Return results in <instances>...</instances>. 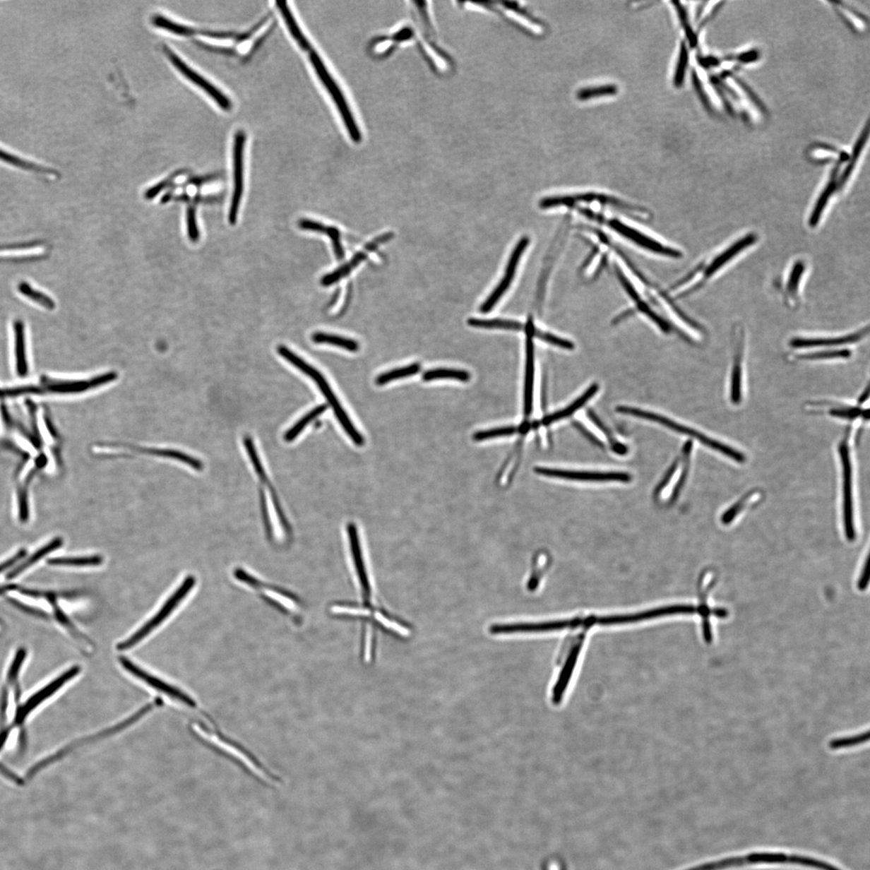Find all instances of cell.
Masks as SVG:
<instances>
[{"label":"cell","mask_w":870,"mask_h":870,"mask_svg":"<svg viewBox=\"0 0 870 870\" xmlns=\"http://www.w3.org/2000/svg\"><path fill=\"white\" fill-rule=\"evenodd\" d=\"M347 559L354 587L359 597L358 604H336L330 607L332 614L358 618L368 624L365 635L373 634L369 625L374 621L391 628L393 622L382 614L375 604V589L371 580L367 552L363 546H354L347 549Z\"/></svg>","instance_id":"cell-1"},{"label":"cell","mask_w":870,"mask_h":870,"mask_svg":"<svg viewBox=\"0 0 870 870\" xmlns=\"http://www.w3.org/2000/svg\"><path fill=\"white\" fill-rule=\"evenodd\" d=\"M540 208L543 210L559 208L570 210L583 208L596 211V213L599 209L600 210H614L620 211L622 214H626L637 220L645 221L650 218V213L646 209L638 208V205L624 202L621 199L608 196V194L595 192L576 193L544 198L540 202Z\"/></svg>","instance_id":"cell-2"},{"label":"cell","mask_w":870,"mask_h":870,"mask_svg":"<svg viewBox=\"0 0 870 870\" xmlns=\"http://www.w3.org/2000/svg\"><path fill=\"white\" fill-rule=\"evenodd\" d=\"M278 351L280 357L287 360L289 363L294 365L302 373L311 377L317 383L319 391H321L326 400H328L343 430H345L354 444L358 446H363L364 444L363 435L354 426L350 417L347 415L345 409L342 408L339 400H338L334 392L332 391L323 375L318 370L314 369L312 365L309 364L304 359L297 356L294 352L290 350L287 347L280 346Z\"/></svg>","instance_id":"cell-3"},{"label":"cell","mask_w":870,"mask_h":870,"mask_svg":"<svg viewBox=\"0 0 870 870\" xmlns=\"http://www.w3.org/2000/svg\"><path fill=\"white\" fill-rule=\"evenodd\" d=\"M580 215L585 216L589 220L598 223V225L605 226L610 231L616 234L617 236L626 239L627 242L636 245L640 249L649 251L650 254L673 259H679L680 257L683 256L682 253L679 250L663 244L658 242V240L650 237L648 234L639 231L638 229L629 226L627 223L618 220L615 218H609L603 213H594V211L588 210H580Z\"/></svg>","instance_id":"cell-4"},{"label":"cell","mask_w":870,"mask_h":870,"mask_svg":"<svg viewBox=\"0 0 870 870\" xmlns=\"http://www.w3.org/2000/svg\"><path fill=\"white\" fill-rule=\"evenodd\" d=\"M162 705L163 702L161 699L154 700L153 701L147 703L145 706L141 708L138 710V711L131 715V717L121 721V722L111 726L110 728L100 731L99 732H97V734L81 738V739L68 744V745L65 747L59 749V751H56L53 754L51 753L48 755L47 757H44L41 761H37V763L32 765L31 768L27 772L28 778L35 777L38 773L48 768V767L51 765H53L57 763V761L66 758L68 754H71L73 751H76V749L80 747L88 745V744L91 742L104 739V738L118 734V732L129 728V727L133 725L137 722V721L145 717V715L151 713L153 709Z\"/></svg>","instance_id":"cell-5"},{"label":"cell","mask_w":870,"mask_h":870,"mask_svg":"<svg viewBox=\"0 0 870 870\" xmlns=\"http://www.w3.org/2000/svg\"><path fill=\"white\" fill-rule=\"evenodd\" d=\"M616 411L620 414L640 417V419L660 423V424L671 429V430L675 432L686 435V436H689L699 441V442L703 445H705L708 448L717 451L720 453L728 456L730 459L737 462L743 463L746 460V456L742 453H740L739 451H737V450H734L724 443H721L717 440H713L711 438L706 436V435L693 430V429L679 424V423L669 419L666 417L650 413V412L640 409L628 407V406H618Z\"/></svg>","instance_id":"cell-6"},{"label":"cell","mask_w":870,"mask_h":870,"mask_svg":"<svg viewBox=\"0 0 870 870\" xmlns=\"http://www.w3.org/2000/svg\"><path fill=\"white\" fill-rule=\"evenodd\" d=\"M757 240L758 237L756 234L753 233L746 234V237L741 238L739 240H737L736 243L732 244L730 247L725 250L723 253H720L717 256L714 257V258L710 261L708 265L697 267L693 272L689 275L688 277L679 280L678 284H679V282L680 284L688 282L692 278L699 276V275L701 274L700 279L698 280L695 284L691 285L690 287L686 289L683 292H681V293L677 296L678 299H684V297H688L701 289L703 286L705 285L715 273H717L721 270V268L728 264V263L734 259V257L742 253V251L751 247L753 244L757 242Z\"/></svg>","instance_id":"cell-7"},{"label":"cell","mask_w":870,"mask_h":870,"mask_svg":"<svg viewBox=\"0 0 870 870\" xmlns=\"http://www.w3.org/2000/svg\"><path fill=\"white\" fill-rule=\"evenodd\" d=\"M234 576L238 581L253 589L268 602L277 607L278 609L285 612V614L297 616L302 612V606L300 600L295 595L286 591L285 589L273 586L270 583L263 581L259 576L251 575L249 572L242 568L234 570Z\"/></svg>","instance_id":"cell-8"},{"label":"cell","mask_w":870,"mask_h":870,"mask_svg":"<svg viewBox=\"0 0 870 870\" xmlns=\"http://www.w3.org/2000/svg\"><path fill=\"white\" fill-rule=\"evenodd\" d=\"M196 578L193 576H188L186 578L182 585L177 588V590L172 595L170 598L166 601L162 607V609L157 612L155 616L151 618V620L145 624L135 633L127 640L117 645V649L119 651H124L133 648L134 646L139 644L141 640H144L148 635H150L154 629H156L161 624H162L166 618L169 617L172 612L176 609L177 607L181 602L183 600L192 590V588L196 585Z\"/></svg>","instance_id":"cell-9"},{"label":"cell","mask_w":870,"mask_h":870,"mask_svg":"<svg viewBox=\"0 0 870 870\" xmlns=\"http://www.w3.org/2000/svg\"><path fill=\"white\" fill-rule=\"evenodd\" d=\"M119 662L120 666L126 672L133 675L134 678L138 679L141 682L144 683L148 688L167 696L172 701L181 703L183 705L191 708H197L196 701L190 695L186 694L185 691L177 688L176 686L172 685L164 679L157 677V675L147 672L146 669L137 665V664L126 657L120 656Z\"/></svg>","instance_id":"cell-10"},{"label":"cell","mask_w":870,"mask_h":870,"mask_svg":"<svg viewBox=\"0 0 870 870\" xmlns=\"http://www.w3.org/2000/svg\"><path fill=\"white\" fill-rule=\"evenodd\" d=\"M310 59L319 79L321 80L324 87L328 90L332 99L335 101L338 110H339L341 114L343 123H345L351 138L353 141L359 143L362 140V134H360L356 120L353 117V114L347 104L345 96L341 93L339 85H337L328 71L326 70L323 61L320 59L316 51H311Z\"/></svg>","instance_id":"cell-11"},{"label":"cell","mask_w":870,"mask_h":870,"mask_svg":"<svg viewBox=\"0 0 870 870\" xmlns=\"http://www.w3.org/2000/svg\"><path fill=\"white\" fill-rule=\"evenodd\" d=\"M840 455L843 470V512L844 524L847 537L850 541L855 539L854 520V503H852V463L848 441L846 438L840 445Z\"/></svg>","instance_id":"cell-12"},{"label":"cell","mask_w":870,"mask_h":870,"mask_svg":"<svg viewBox=\"0 0 870 870\" xmlns=\"http://www.w3.org/2000/svg\"><path fill=\"white\" fill-rule=\"evenodd\" d=\"M530 242V240L528 237H523L520 239V242L513 251L511 258H509L505 276H503L499 285L496 286V288L494 290V292H492L487 300H486L484 302V304L480 306V312L483 314L490 312L497 304V302L500 301L502 296L506 293V291L513 282L515 273H516L520 256H523L525 250L528 248Z\"/></svg>","instance_id":"cell-13"},{"label":"cell","mask_w":870,"mask_h":870,"mask_svg":"<svg viewBox=\"0 0 870 870\" xmlns=\"http://www.w3.org/2000/svg\"><path fill=\"white\" fill-rule=\"evenodd\" d=\"M615 273L618 280H620L623 289L626 292L629 299L634 302L635 309H636V310L634 311L643 314L645 316L648 317L651 320V321L654 322V323H655L663 332H665V333H669V332H671L672 326L669 325L665 319L662 318L660 314L654 310V308L651 306L652 302L644 299L640 292L635 288V286L631 283V280L628 279L626 275L622 272L621 268L616 265L615 266ZM634 311L626 312L623 314H627L628 313L631 314Z\"/></svg>","instance_id":"cell-14"},{"label":"cell","mask_w":870,"mask_h":870,"mask_svg":"<svg viewBox=\"0 0 870 870\" xmlns=\"http://www.w3.org/2000/svg\"><path fill=\"white\" fill-rule=\"evenodd\" d=\"M535 472L541 476L581 482H629L631 475L624 472H573L560 469L537 467Z\"/></svg>","instance_id":"cell-15"},{"label":"cell","mask_w":870,"mask_h":870,"mask_svg":"<svg viewBox=\"0 0 870 870\" xmlns=\"http://www.w3.org/2000/svg\"><path fill=\"white\" fill-rule=\"evenodd\" d=\"M696 612L697 609L692 605H674L662 607V608L640 612V614H637L616 615L596 618V622L603 626L616 625V624L642 621L668 615L694 614Z\"/></svg>","instance_id":"cell-16"},{"label":"cell","mask_w":870,"mask_h":870,"mask_svg":"<svg viewBox=\"0 0 870 870\" xmlns=\"http://www.w3.org/2000/svg\"><path fill=\"white\" fill-rule=\"evenodd\" d=\"M246 137L243 131H238L234 136V193L229 220L232 225L237 222L240 200L244 190V148Z\"/></svg>","instance_id":"cell-17"},{"label":"cell","mask_w":870,"mask_h":870,"mask_svg":"<svg viewBox=\"0 0 870 870\" xmlns=\"http://www.w3.org/2000/svg\"><path fill=\"white\" fill-rule=\"evenodd\" d=\"M585 623L580 619L547 621L540 623H515L508 625H496L490 628V632L494 634H508L516 633H540L560 631L566 628H575Z\"/></svg>","instance_id":"cell-18"},{"label":"cell","mask_w":870,"mask_h":870,"mask_svg":"<svg viewBox=\"0 0 870 870\" xmlns=\"http://www.w3.org/2000/svg\"><path fill=\"white\" fill-rule=\"evenodd\" d=\"M166 54L169 56V59L174 66L179 70L183 76H186L189 80L193 83H196L198 87L202 88L207 93L211 98H213L223 110L228 111L232 108V102L227 96L223 95L219 89H217L214 85L211 84L205 79L203 76H199L198 73L193 71L189 67L184 61L179 59L174 53L172 52L169 49H166Z\"/></svg>","instance_id":"cell-19"},{"label":"cell","mask_w":870,"mask_h":870,"mask_svg":"<svg viewBox=\"0 0 870 870\" xmlns=\"http://www.w3.org/2000/svg\"><path fill=\"white\" fill-rule=\"evenodd\" d=\"M117 373H107L87 381H50L44 383V391L53 393H80L107 385L117 379Z\"/></svg>","instance_id":"cell-20"},{"label":"cell","mask_w":870,"mask_h":870,"mask_svg":"<svg viewBox=\"0 0 870 870\" xmlns=\"http://www.w3.org/2000/svg\"><path fill=\"white\" fill-rule=\"evenodd\" d=\"M393 237L394 234L388 232L383 234L382 236L373 240V242L369 244L368 246H366L363 251H360L354 255L352 257V259L347 262V264L342 266L340 268H338V270L335 272L326 275V276L322 279V285L324 286H330L339 282V280L342 278H345L347 275L352 272L353 268L358 266L360 262H363L366 258H367V256L369 253H371V251L376 250L381 244L389 242V240L392 239Z\"/></svg>","instance_id":"cell-21"},{"label":"cell","mask_w":870,"mask_h":870,"mask_svg":"<svg viewBox=\"0 0 870 870\" xmlns=\"http://www.w3.org/2000/svg\"><path fill=\"white\" fill-rule=\"evenodd\" d=\"M525 373L524 391V413L526 417L530 416L533 410L534 385H535V345L534 336L525 332Z\"/></svg>","instance_id":"cell-22"},{"label":"cell","mask_w":870,"mask_h":870,"mask_svg":"<svg viewBox=\"0 0 870 870\" xmlns=\"http://www.w3.org/2000/svg\"><path fill=\"white\" fill-rule=\"evenodd\" d=\"M767 862H768V856L765 852H753V854L746 855L724 858V859L703 864V865L686 870H723L734 867L758 865V864H766Z\"/></svg>","instance_id":"cell-23"},{"label":"cell","mask_w":870,"mask_h":870,"mask_svg":"<svg viewBox=\"0 0 870 870\" xmlns=\"http://www.w3.org/2000/svg\"><path fill=\"white\" fill-rule=\"evenodd\" d=\"M869 333L868 328L842 337L835 338H795L789 342L794 348L816 347L823 346H840L850 345L863 339Z\"/></svg>","instance_id":"cell-24"},{"label":"cell","mask_w":870,"mask_h":870,"mask_svg":"<svg viewBox=\"0 0 870 870\" xmlns=\"http://www.w3.org/2000/svg\"><path fill=\"white\" fill-rule=\"evenodd\" d=\"M299 226L302 230L316 232L326 234L330 238L335 254L338 261H342L345 253L341 244L340 232L336 227H328L322 223L311 220H301Z\"/></svg>","instance_id":"cell-25"},{"label":"cell","mask_w":870,"mask_h":870,"mask_svg":"<svg viewBox=\"0 0 870 870\" xmlns=\"http://www.w3.org/2000/svg\"><path fill=\"white\" fill-rule=\"evenodd\" d=\"M243 443L246 451H247L251 465H253L255 472L256 473L257 477H258L261 484L264 486V487L267 488L268 494H270L273 500L280 501L276 491H275L270 479H268L266 468L262 465L260 456L258 453H257L253 439L249 436V435H246L244 438Z\"/></svg>","instance_id":"cell-26"},{"label":"cell","mask_w":870,"mask_h":870,"mask_svg":"<svg viewBox=\"0 0 870 870\" xmlns=\"http://www.w3.org/2000/svg\"><path fill=\"white\" fill-rule=\"evenodd\" d=\"M44 597H47L49 602L53 606L56 620L59 621L63 627L67 629L68 632L72 635V637L76 639L78 643L81 644L80 645L83 646L84 650L91 648L93 644H91L90 640L85 637V635L79 632L78 629L74 626L72 621L68 619V617L64 614V612H63L59 605L57 604L56 598L54 595L44 594Z\"/></svg>","instance_id":"cell-27"},{"label":"cell","mask_w":870,"mask_h":870,"mask_svg":"<svg viewBox=\"0 0 870 870\" xmlns=\"http://www.w3.org/2000/svg\"><path fill=\"white\" fill-rule=\"evenodd\" d=\"M15 353L17 374L24 377L28 374V362L25 351V326L17 320L14 324Z\"/></svg>","instance_id":"cell-28"},{"label":"cell","mask_w":870,"mask_h":870,"mask_svg":"<svg viewBox=\"0 0 870 870\" xmlns=\"http://www.w3.org/2000/svg\"><path fill=\"white\" fill-rule=\"evenodd\" d=\"M598 389L599 387L597 385H592L585 393L582 395L581 397L577 398L573 403H571L568 407L544 417L542 421V424L544 426H548L552 424V423L564 419L566 417L573 415L576 411L580 410L583 405H585L588 402L589 399H591L594 395L597 393Z\"/></svg>","instance_id":"cell-29"},{"label":"cell","mask_w":870,"mask_h":870,"mask_svg":"<svg viewBox=\"0 0 870 870\" xmlns=\"http://www.w3.org/2000/svg\"><path fill=\"white\" fill-rule=\"evenodd\" d=\"M276 4L280 14H282L283 17L286 25H287L291 35L293 36L295 41L299 44L302 49L311 53L313 50L311 44L309 42L304 34L302 33L299 25H297L294 16L292 14L291 11L288 7L287 3L284 1H278Z\"/></svg>","instance_id":"cell-30"},{"label":"cell","mask_w":870,"mask_h":870,"mask_svg":"<svg viewBox=\"0 0 870 870\" xmlns=\"http://www.w3.org/2000/svg\"><path fill=\"white\" fill-rule=\"evenodd\" d=\"M62 545V539H61V537H56V539L48 543L47 545H45L38 549V551L34 553L32 556L27 559L25 562H23L20 565L17 566V568L10 571L7 576V579H14V578L20 576L23 571L30 568L31 566L36 564L40 560L47 556L49 554L56 551V549L61 547Z\"/></svg>","instance_id":"cell-31"},{"label":"cell","mask_w":870,"mask_h":870,"mask_svg":"<svg viewBox=\"0 0 870 870\" xmlns=\"http://www.w3.org/2000/svg\"><path fill=\"white\" fill-rule=\"evenodd\" d=\"M133 449L137 451H140L141 453H144V454H148V455H156V456L164 457V458H169V459L175 460L177 461L184 463L185 465L190 466L193 469H196V470L197 471H202L203 469V465L201 461L196 459V458L190 455L183 453V452H181L179 451H176L173 449L136 448H134Z\"/></svg>","instance_id":"cell-32"},{"label":"cell","mask_w":870,"mask_h":870,"mask_svg":"<svg viewBox=\"0 0 870 870\" xmlns=\"http://www.w3.org/2000/svg\"><path fill=\"white\" fill-rule=\"evenodd\" d=\"M743 335L739 334V341L737 343L736 356L734 359V368L732 371L731 379V400L732 403L737 405L741 402V358L743 351Z\"/></svg>","instance_id":"cell-33"},{"label":"cell","mask_w":870,"mask_h":870,"mask_svg":"<svg viewBox=\"0 0 870 870\" xmlns=\"http://www.w3.org/2000/svg\"><path fill=\"white\" fill-rule=\"evenodd\" d=\"M581 645L582 643L580 642L575 646L573 650L571 652L568 662L565 664L563 672L561 673L557 684L554 689L553 698L554 703H559L564 693L566 686L568 685L572 671H573L575 667L578 656H579Z\"/></svg>","instance_id":"cell-34"},{"label":"cell","mask_w":870,"mask_h":870,"mask_svg":"<svg viewBox=\"0 0 870 870\" xmlns=\"http://www.w3.org/2000/svg\"><path fill=\"white\" fill-rule=\"evenodd\" d=\"M467 324L472 328L487 329V330H506L514 331H523L524 330V323L513 321V320L494 318V319H480V318H469Z\"/></svg>","instance_id":"cell-35"},{"label":"cell","mask_w":870,"mask_h":870,"mask_svg":"<svg viewBox=\"0 0 870 870\" xmlns=\"http://www.w3.org/2000/svg\"><path fill=\"white\" fill-rule=\"evenodd\" d=\"M312 340L314 342L318 343V345H329L339 347L351 352H357L359 350V345L357 340L349 339V338L346 337L325 333V332H316V333L313 334Z\"/></svg>","instance_id":"cell-36"},{"label":"cell","mask_w":870,"mask_h":870,"mask_svg":"<svg viewBox=\"0 0 870 870\" xmlns=\"http://www.w3.org/2000/svg\"><path fill=\"white\" fill-rule=\"evenodd\" d=\"M326 410H328V405H319L317 407L314 408L311 412H309V413L304 417H302L299 422L295 423V424L285 433V440L286 442H293V441L299 436L302 431L304 430L308 424H310V423H311L314 419H316L320 415L324 414Z\"/></svg>","instance_id":"cell-37"},{"label":"cell","mask_w":870,"mask_h":870,"mask_svg":"<svg viewBox=\"0 0 870 870\" xmlns=\"http://www.w3.org/2000/svg\"><path fill=\"white\" fill-rule=\"evenodd\" d=\"M442 379H451L462 382H467L470 381L471 375L465 370L453 369H435L426 371V373L422 376V380L424 381Z\"/></svg>","instance_id":"cell-38"},{"label":"cell","mask_w":870,"mask_h":870,"mask_svg":"<svg viewBox=\"0 0 870 870\" xmlns=\"http://www.w3.org/2000/svg\"><path fill=\"white\" fill-rule=\"evenodd\" d=\"M618 88L614 84L593 85L586 87L577 91L578 100L585 102L592 100L604 98V97L614 96L618 93Z\"/></svg>","instance_id":"cell-39"},{"label":"cell","mask_w":870,"mask_h":870,"mask_svg":"<svg viewBox=\"0 0 870 870\" xmlns=\"http://www.w3.org/2000/svg\"><path fill=\"white\" fill-rule=\"evenodd\" d=\"M523 331L529 332V333L533 335L534 337H536L537 338V339H540L544 342L549 343V345L562 347L564 349H566V350H572V349H574V347H575L573 343H572L569 340L562 339V338H559L556 335H554L551 333H548V332L542 331V330H540V329L536 328L533 323V321H532L530 318L528 319V323L524 324Z\"/></svg>","instance_id":"cell-40"},{"label":"cell","mask_w":870,"mask_h":870,"mask_svg":"<svg viewBox=\"0 0 870 870\" xmlns=\"http://www.w3.org/2000/svg\"><path fill=\"white\" fill-rule=\"evenodd\" d=\"M420 370H421L420 364L416 363V364H410L408 366H405V367H403V368H399V369H393V370L386 371V373H383L381 375L377 376V379L376 380V385L380 386H385L386 385V383H391V382H393V381H395L399 379H405V377L415 376L417 373H419Z\"/></svg>","instance_id":"cell-41"},{"label":"cell","mask_w":870,"mask_h":870,"mask_svg":"<svg viewBox=\"0 0 870 870\" xmlns=\"http://www.w3.org/2000/svg\"><path fill=\"white\" fill-rule=\"evenodd\" d=\"M835 7L837 8L840 15L847 24L852 27V30L857 32H865L867 28V23L863 16L858 14L856 11L848 8V6L844 5L841 2H833Z\"/></svg>","instance_id":"cell-42"},{"label":"cell","mask_w":870,"mask_h":870,"mask_svg":"<svg viewBox=\"0 0 870 870\" xmlns=\"http://www.w3.org/2000/svg\"><path fill=\"white\" fill-rule=\"evenodd\" d=\"M689 62V49L686 47V42H684L680 44L678 61L673 76V83L675 88H679L683 87L686 71H688Z\"/></svg>","instance_id":"cell-43"},{"label":"cell","mask_w":870,"mask_h":870,"mask_svg":"<svg viewBox=\"0 0 870 870\" xmlns=\"http://www.w3.org/2000/svg\"><path fill=\"white\" fill-rule=\"evenodd\" d=\"M808 155L812 161L817 162H826L831 160L845 157L844 154L840 153L835 148L821 144L811 145L808 151Z\"/></svg>","instance_id":"cell-44"},{"label":"cell","mask_w":870,"mask_h":870,"mask_svg":"<svg viewBox=\"0 0 870 870\" xmlns=\"http://www.w3.org/2000/svg\"><path fill=\"white\" fill-rule=\"evenodd\" d=\"M102 563L100 555L88 557H61L48 560V564L53 566H99Z\"/></svg>","instance_id":"cell-45"},{"label":"cell","mask_w":870,"mask_h":870,"mask_svg":"<svg viewBox=\"0 0 870 870\" xmlns=\"http://www.w3.org/2000/svg\"><path fill=\"white\" fill-rule=\"evenodd\" d=\"M18 289L23 295L28 297V299L37 303L40 306L47 308L50 311L54 310L55 308V302L53 299H51L48 295L44 294L42 292L32 288L28 283H21L19 285Z\"/></svg>","instance_id":"cell-46"},{"label":"cell","mask_w":870,"mask_h":870,"mask_svg":"<svg viewBox=\"0 0 870 870\" xmlns=\"http://www.w3.org/2000/svg\"><path fill=\"white\" fill-rule=\"evenodd\" d=\"M153 23L154 25L175 33L177 35L191 36L193 35V34L197 33L196 30H193V28L177 24V23L165 18V17L162 16H156L155 17H153Z\"/></svg>","instance_id":"cell-47"},{"label":"cell","mask_w":870,"mask_h":870,"mask_svg":"<svg viewBox=\"0 0 870 870\" xmlns=\"http://www.w3.org/2000/svg\"><path fill=\"white\" fill-rule=\"evenodd\" d=\"M672 4L675 10L677 11L680 24L684 30L686 39L689 40L691 47H696L697 45L698 39L693 28H691L689 23L688 11H686L685 6H683L680 2H672Z\"/></svg>","instance_id":"cell-48"},{"label":"cell","mask_w":870,"mask_h":870,"mask_svg":"<svg viewBox=\"0 0 870 870\" xmlns=\"http://www.w3.org/2000/svg\"><path fill=\"white\" fill-rule=\"evenodd\" d=\"M519 428L516 427H503L489 429V430L478 431L473 435V439L477 442L487 441L501 437L511 436L517 434Z\"/></svg>","instance_id":"cell-49"},{"label":"cell","mask_w":870,"mask_h":870,"mask_svg":"<svg viewBox=\"0 0 870 870\" xmlns=\"http://www.w3.org/2000/svg\"><path fill=\"white\" fill-rule=\"evenodd\" d=\"M829 415L843 419L854 420L859 417H864L866 420L869 419L868 410H864L859 407H851V406H840V407L830 410Z\"/></svg>","instance_id":"cell-50"},{"label":"cell","mask_w":870,"mask_h":870,"mask_svg":"<svg viewBox=\"0 0 870 870\" xmlns=\"http://www.w3.org/2000/svg\"><path fill=\"white\" fill-rule=\"evenodd\" d=\"M869 740V732L866 734H856L854 736L837 738L829 743V747L832 749H840L848 747L856 746L860 745L863 742Z\"/></svg>","instance_id":"cell-51"},{"label":"cell","mask_w":870,"mask_h":870,"mask_svg":"<svg viewBox=\"0 0 870 870\" xmlns=\"http://www.w3.org/2000/svg\"><path fill=\"white\" fill-rule=\"evenodd\" d=\"M0 160L6 163L26 170L43 172V173L47 172V169L41 167V166L25 161V160L11 155V154L2 150H0Z\"/></svg>","instance_id":"cell-52"},{"label":"cell","mask_w":870,"mask_h":870,"mask_svg":"<svg viewBox=\"0 0 870 870\" xmlns=\"http://www.w3.org/2000/svg\"><path fill=\"white\" fill-rule=\"evenodd\" d=\"M804 271V265L801 264L799 262L797 263V264H795L794 267L792 268L791 274H789V278L787 284V292L788 294L791 296L792 299H795V297L798 295L800 280L802 278Z\"/></svg>","instance_id":"cell-53"},{"label":"cell","mask_w":870,"mask_h":870,"mask_svg":"<svg viewBox=\"0 0 870 870\" xmlns=\"http://www.w3.org/2000/svg\"><path fill=\"white\" fill-rule=\"evenodd\" d=\"M849 350L823 351L814 353H806L797 357L799 359L816 360L826 359L848 358L850 357Z\"/></svg>","instance_id":"cell-54"},{"label":"cell","mask_w":870,"mask_h":870,"mask_svg":"<svg viewBox=\"0 0 870 870\" xmlns=\"http://www.w3.org/2000/svg\"><path fill=\"white\" fill-rule=\"evenodd\" d=\"M19 518L20 522L25 523L30 518V506H28L27 489L21 487L18 490Z\"/></svg>","instance_id":"cell-55"},{"label":"cell","mask_w":870,"mask_h":870,"mask_svg":"<svg viewBox=\"0 0 870 870\" xmlns=\"http://www.w3.org/2000/svg\"><path fill=\"white\" fill-rule=\"evenodd\" d=\"M26 554H27V552L25 551V549H21V551L17 552L14 555L13 557H11L9 559L6 560L4 563L0 564V573H2V572L7 571L10 568H11V566H13L17 563L20 562V560H22L25 557Z\"/></svg>","instance_id":"cell-56"},{"label":"cell","mask_w":870,"mask_h":870,"mask_svg":"<svg viewBox=\"0 0 870 870\" xmlns=\"http://www.w3.org/2000/svg\"><path fill=\"white\" fill-rule=\"evenodd\" d=\"M868 571H869V559H867L866 565L865 566H864V569L862 572L859 583H858V588H859L860 590H865V589L866 588L868 585V583H869V574H868L869 572Z\"/></svg>","instance_id":"cell-57"},{"label":"cell","mask_w":870,"mask_h":870,"mask_svg":"<svg viewBox=\"0 0 870 870\" xmlns=\"http://www.w3.org/2000/svg\"><path fill=\"white\" fill-rule=\"evenodd\" d=\"M13 604H15L16 605L18 606V607H19V608H20L22 610H24V611H26V612L28 611V612H30V614H33V615H35V616H40V617H45V616H47V614H44V612H41V611L36 610V609H32V608H30V607H26L25 605H23V604H20V603H19V602H16V601H15V600H13Z\"/></svg>","instance_id":"cell-58"},{"label":"cell","mask_w":870,"mask_h":870,"mask_svg":"<svg viewBox=\"0 0 870 870\" xmlns=\"http://www.w3.org/2000/svg\"><path fill=\"white\" fill-rule=\"evenodd\" d=\"M16 586L14 585H5L3 587H0V596H1V595L5 594L6 592L16 590Z\"/></svg>","instance_id":"cell-59"},{"label":"cell","mask_w":870,"mask_h":870,"mask_svg":"<svg viewBox=\"0 0 870 870\" xmlns=\"http://www.w3.org/2000/svg\"><path fill=\"white\" fill-rule=\"evenodd\" d=\"M869 386H867V388H866V392H865V393H864L862 395L861 398H859V404H862V403H865V402H866V400L869 398Z\"/></svg>","instance_id":"cell-60"}]
</instances>
